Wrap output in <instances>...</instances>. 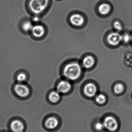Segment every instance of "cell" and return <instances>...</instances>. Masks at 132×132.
I'll list each match as a JSON object with an SVG mask.
<instances>
[{
    "label": "cell",
    "instance_id": "obj_23",
    "mask_svg": "<svg viewBox=\"0 0 132 132\" xmlns=\"http://www.w3.org/2000/svg\"><path fill=\"white\" fill-rule=\"evenodd\" d=\"M131 40H132V39H131Z\"/></svg>",
    "mask_w": 132,
    "mask_h": 132
},
{
    "label": "cell",
    "instance_id": "obj_22",
    "mask_svg": "<svg viewBox=\"0 0 132 132\" xmlns=\"http://www.w3.org/2000/svg\"><path fill=\"white\" fill-rule=\"evenodd\" d=\"M113 25H114V28L117 30L118 31H121L122 30V27L119 22H118V21H116L114 23Z\"/></svg>",
    "mask_w": 132,
    "mask_h": 132
},
{
    "label": "cell",
    "instance_id": "obj_14",
    "mask_svg": "<svg viewBox=\"0 0 132 132\" xmlns=\"http://www.w3.org/2000/svg\"><path fill=\"white\" fill-rule=\"evenodd\" d=\"M49 100L52 102H57L60 99V93L58 91H53L49 94L48 96Z\"/></svg>",
    "mask_w": 132,
    "mask_h": 132
},
{
    "label": "cell",
    "instance_id": "obj_20",
    "mask_svg": "<svg viewBox=\"0 0 132 132\" xmlns=\"http://www.w3.org/2000/svg\"><path fill=\"white\" fill-rule=\"evenodd\" d=\"M132 39V37L128 34H125L123 35H122V40L125 43H128L129 42L130 40Z\"/></svg>",
    "mask_w": 132,
    "mask_h": 132
},
{
    "label": "cell",
    "instance_id": "obj_2",
    "mask_svg": "<svg viewBox=\"0 0 132 132\" xmlns=\"http://www.w3.org/2000/svg\"><path fill=\"white\" fill-rule=\"evenodd\" d=\"M81 69L78 63L76 62L67 64L64 68L63 74L66 78L70 80L78 79L81 75Z\"/></svg>",
    "mask_w": 132,
    "mask_h": 132
},
{
    "label": "cell",
    "instance_id": "obj_1",
    "mask_svg": "<svg viewBox=\"0 0 132 132\" xmlns=\"http://www.w3.org/2000/svg\"><path fill=\"white\" fill-rule=\"evenodd\" d=\"M49 3V0H30L28 7L34 15L40 16L46 10Z\"/></svg>",
    "mask_w": 132,
    "mask_h": 132
},
{
    "label": "cell",
    "instance_id": "obj_16",
    "mask_svg": "<svg viewBox=\"0 0 132 132\" xmlns=\"http://www.w3.org/2000/svg\"><path fill=\"white\" fill-rule=\"evenodd\" d=\"M27 79V75L24 72H20L17 75L16 77V80L18 83H24Z\"/></svg>",
    "mask_w": 132,
    "mask_h": 132
},
{
    "label": "cell",
    "instance_id": "obj_8",
    "mask_svg": "<svg viewBox=\"0 0 132 132\" xmlns=\"http://www.w3.org/2000/svg\"><path fill=\"white\" fill-rule=\"evenodd\" d=\"M71 85L69 82L62 81L59 82L57 86V91L59 93H66L71 90Z\"/></svg>",
    "mask_w": 132,
    "mask_h": 132
},
{
    "label": "cell",
    "instance_id": "obj_12",
    "mask_svg": "<svg viewBox=\"0 0 132 132\" xmlns=\"http://www.w3.org/2000/svg\"><path fill=\"white\" fill-rule=\"evenodd\" d=\"M34 26V23L31 21H25L22 24L21 29L24 33H30Z\"/></svg>",
    "mask_w": 132,
    "mask_h": 132
},
{
    "label": "cell",
    "instance_id": "obj_21",
    "mask_svg": "<svg viewBox=\"0 0 132 132\" xmlns=\"http://www.w3.org/2000/svg\"><path fill=\"white\" fill-rule=\"evenodd\" d=\"M105 127L103 123L101 122H98L95 125V128L98 130H101L103 129Z\"/></svg>",
    "mask_w": 132,
    "mask_h": 132
},
{
    "label": "cell",
    "instance_id": "obj_9",
    "mask_svg": "<svg viewBox=\"0 0 132 132\" xmlns=\"http://www.w3.org/2000/svg\"><path fill=\"white\" fill-rule=\"evenodd\" d=\"M84 93L88 97H92L95 96L97 92L96 86L92 83H88L85 86Z\"/></svg>",
    "mask_w": 132,
    "mask_h": 132
},
{
    "label": "cell",
    "instance_id": "obj_11",
    "mask_svg": "<svg viewBox=\"0 0 132 132\" xmlns=\"http://www.w3.org/2000/svg\"><path fill=\"white\" fill-rule=\"evenodd\" d=\"M70 21L72 25L76 27H80L84 23V19L80 14H74L70 17Z\"/></svg>",
    "mask_w": 132,
    "mask_h": 132
},
{
    "label": "cell",
    "instance_id": "obj_19",
    "mask_svg": "<svg viewBox=\"0 0 132 132\" xmlns=\"http://www.w3.org/2000/svg\"><path fill=\"white\" fill-rule=\"evenodd\" d=\"M41 20V18L40 16L34 15V16L32 17L31 21L33 22V23L38 24Z\"/></svg>",
    "mask_w": 132,
    "mask_h": 132
},
{
    "label": "cell",
    "instance_id": "obj_17",
    "mask_svg": "<svg viewBox=\"0 0 132 132\" xmlns=\"http://www.w3.org/2000/svg\"><path fill=\"white\" fill-rule=\"evenodd\" d=\"M95 100L96 102L98 104H102L105 102L106 98L104 95L99 94L96 97Z\"/></svg>",
    "mask_w": 132,
    "mask_h": 132
},
{
    "label": "cell",
    "instance_id": "obj_3",
    "mask_svg": "<svg viewBox=\"0 0 132 132\" xmlns=\"http://www.w3.org/2000/svg\"><path fill=\"white\" fill-rule=\"evenodd\" d=\"M14 88L16 95L20 98H27L30 93L29 87L24 83L18 82L14 85Z\"/></svg>",
    "mask_w": 132,
    "mask_h": 132
},
{
    "label": "cell",
    "instance_id": "obj_4",
    "mask_svg": "<svg viewBox=\"0 0 132 132\" xmlns=\"http://www.w3.org/2000/svg\"><path fill=\"white\" fill-rule=\"evenodd\" d=\"M30 33L35 38L40 39L45 35L46 30L43 25L37 24L34 25Z\"/></svg>",
    "mask_w": 132,
    "mask_h": 132
},
{
    "label": "cell",
    "instance_id": "obj_5",
    "mask_svg": "<svg viewBox=\"0 0 132 132\" xmlns=\"http://www.w3.org/2000/svg\"><path fill=\"white\" fill-rule=\"evenodd\" d=\"M103 123L105 127L110 131H115L118 128V122L116 120L112 117H107L105 118Z\"/></svg>",
    "mask_w": 132,
    "mask_h": 132
},
{
    "label": "cell",
    "instance_id": "obj_13",
    "mask_svg": "<svg viewBox=\"0 0 132 132\" xmlns=\"http://www.w3.org/2000/svg\"><path fill=\"white\" fill-rule=\"evenodd\" d=\"M95 60L92 56H88L83 59L82 64L86 68L89 69L92 68L95 64Z\"/></svg>",
    "mask_w": 132,
    "mask_h": 132
},
{
    "label": "cell",
    "instance_id": "obj_18",
    "mask_svg": "<svg viewBox=\"0 0 132 132\" xmlns=\"http://www.w3.org/2000/svg\"><path fill=\"white\" fill-rule=\"evenodd\" d=\"M124 90V87L122 84L120 83L117 84L114 87V91L117 94H120Z\"/></svg>",
    "mask_w": 132,
    "mask_h": 132
},
{
    "label": "cell",
    "instance_id": "obj_10",
    "mask_svg": "<svg viewBox=\"0 0 132 132\" xmlns=\"http://www.w3.org/2000/svg\"><path fill=\"white\" fill-rule=\"evenodd\" d=\"M57 119L55 117H51L48 118L45 122V126L49 129H53L57 127L59 124Z\"/></svg>",
    "mask_w": 132,
    "mask_h": 132
},
{
    "label": "cell",
    "instance_id": "obj_6",
    "mask_svg": "<svg viewBox=\"0 0 132 132\" xmlns=\"http://www.w3.org/2000/svg\"><path fill=\"white\" fill-rule=\"evenodd\" d=\"M10 128L13 132H23L25 129V126L20 120L15 119L11 123Z\"/></svg>",
    "mask_w": 132,
    "mask_h": 132
},
{
    "label": "cell",
    "instance_id": "obj_15",
    "mask_svg": "<svg viewBox=\"0 0 132 132\" xmlns=\"http://www.w3.org/2000/svg\"><path fill=\"white\" fill-rule=\"evenodd\" d=\"M110 7L109 4H103L99 7L98 10L99 13L102 15L107 14L109 13L110 10Z\"/></svg>",
    "mask_w": 132,
    "mask_h": 132
},
{
    "label": "cell",
    "instance_id": "obj_7",
    "mask_svg": "<svg viewBox=\"0 0 132 132\" xmlns=\"http://www.w3.org/2000/svg\"><path fill=\"white\" fill-rule=\"evenodd\" d=\"M122 40V35L116 32L111 33L107 37L108 43L113 46L117 45Z\"/></svg>",
    "mask_w": 132,
    "mask_h": 132
}]
</instances>
